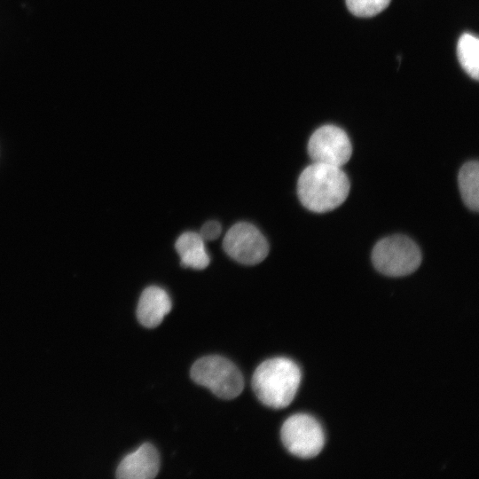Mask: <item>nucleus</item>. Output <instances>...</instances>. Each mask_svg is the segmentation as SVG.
Returning <instances> with one entry per match:
<instances>
[{
    "mask_svg": "<svg viewBox=\"0 0 479 479\" xmlns=\"http://www.w3.org/2000/svg\"><path fill=\"white\" fill-rule=\"evenodd\" d=\"M349 181L340 167L313 162L301 173L297 194L301 203L316 213L331 211L344 202Z\"/></svg>",
    "mask_w": 479,
    "mask_h": 479,
    "instance_id": "nucleus-1",
    "label": "nucleus"
},
{
    "mask_svg": "<svg viewBox=\"0 0 479 479\" xmlns=\"http://www.w3.org/2000/svg\"><path fill=\"white\" fill-rule=\"evenodd\" d=\"M160 468V457L151 444L145 443L133 452L126 455L116 469L120 479H152Z\"/></svg>",
    "mask_w": 479,
    "mask_h": 479,
    "instance_id": "nucleus-8",
    "label": "nucleus"
},
{
    "mask_svg": "<svg viewBox=\"0 0 479 479\" xmlns=\"http://www.w3.org/2000/svg\"><path fill=\"white\" fill-rule=\"evenodd\" d=\"M375 269L389 277L406 276L415 271L421 263L417 244L404 235H392L379 240L372 252Z\"/></svg>",
    "mask_w": 479,
    "mask_h": 479,
    "instance_id": "nucleus-4",
    "label": "nucleus"
},
{
    "mask_svg": "<svg viewBox=\"0 0 479 479\" xmlns=\"http://www.w3.org/2000/svg\"><path fill=\"white\" fill-rule=\"evenodd\" d=\"M302 373L290 358L279 357L261 363L254 372L252 388L265 405L281 409L291 404L299 389Z\"/></svg>",
    "mask_w": 479,
    "mask_h": 479,
    "instance_id": "nucleus-2",
    "label": "nucleus"
},
{
    "mask_svg": "<svg viewBox=\"0 0 479 479\" xmlns=\"http://www.w3.org/2000/svg\"><path fill=\"white\" fill-rule=\"evenodd\" d=\"M459 186L465 205L473 211L479 208V164L477 161L465 163L459 172Z\"/></svg>",
    "mask_w": 479,
    "mask_h": 479,
    "instance_id": "nucleus-11",
    "label": "nucleus"
},
{
    "mask_svg": "<svg viewBox=\"0 0 479 479\" xmlns=\"http://www.w3.org/2000/svg\"><path fill=\"white\" fill-rule=\"evenodd\" d=\"M280 436L287 450L302 459L317 456L325 444V435L320 423L306 413H296L288 417L281 427Z\"/></svg>",
    "mask_w": 479,
    "mask_h": 479,
    "instance_id": "nucleus-5",
    "label": "nucleus"
},
{
    "mask_svg": "<svg viewBox=\"0 0 479 479\" xmlns=\"http://www.w3.org/2000/svg\"><path fill=\"white\" fill-rule=\"evenodd\" d=\"M191 377L194 382L224 399L238 397L244 388L243 376L238 367L229 359L217 355L198 359L191 368Z\"/></svg>",
    "mask_w": 479,
    "mask_h": 479,
    "instance_id": "nucleus-3",
    "label": "nucleus"
},
{
    "mask_svg": "<svg viewBox=\"0 0 479 479\" xmlns=\"http://www.w3.org/2000/svg\"><path fill=\"white\" fill-rule=\"evenodd\" d=\"M175 247L180 256L181 264L185 267L202 270L209 264V255L205 247V240L200 233L184 232L177 240Z\"/></svg>",
    "mask_w": 479,
    "mask_h": 479,
    "instance_id": "nucleus-10",
    "label": "nucleus"
},
{
    "mask_svg": "<svg viewBox=\"0 0 479 479\" xmlns=\"http://www.w3.org/2000/svg\"><path fill=\"white\" fill-rule=\"evenodd\" d=\"M308 152L313 162L341 168L349 160L352 146L343 130L334 125H324L310 137Z\"/></svg>",
    "mask_w": 479,
    "mask_h": 479,
    "instance_id": "nucleus-7",
    "label": "nucleus"
},
{
    "mask_svg": "<svg viewBox=\"0 0 479 479\" xmlns=\"http://www.w3.org/2000/svg\"><path fill=\"white\" fill-rule=\"evenodd\" d=\"M223 247L230 257L247 265L261 263L269 253L265 237L255 225L245 222L235 224L228 230Z\"/></svg>",
    "mask_w": 479,
    "mask_h": 479,
    "instance_id": "nucleus-6",
    "label": "nucleus"
},
{
    "mask_svg": "<svg viewBox=\"0 0 479 479\" xmlns=\"http://www.w3.org/2000/svg\"><path fill=\"white\" fill-rule=\"evenodd\" d=\"M457 56L462 68L472 78H479V39L469 33H464L457 43Z\"/></svg>",
    "mask_w": 479,
    "mask_h": 479,
    "instance_id": "nucleus-12",
    "label": "nucleus"
},
{
    "mask_svg": "<svg viewBox=\"0 0 479 479\" xmlns=\"http://www.w3.org/2000/svg\"><path fill=\"white\" fill-rule=\"evenodd\" d=\"M222 232L221 224L216 221L205 223L199 232L204 240H214L217 239Z\"/></svg>",
    "mask_w": 479,
    "mask_h": 479,
    "instance_id": "nucleus-14",
    "label": "nucleus"
},
{
    "mask_svg": "<svg viewBox=\"0 0 479 479\" xmlns=\"http://www.w3.org/2000/svg\"><path fill=\"white\" fill-rule=\"evenodd\" d=\"M349 11L357 17H373L386 9L391 0H345Z\"/></svg>",
    "mask_w": 479,
    "mask_h": 479,
    "instance_id": "nucleus-13",
    "label": "nucleus"
},
{
    "mask_svg": "<svg viewBox=\"0 0 479 479\" xmlns=\"http://www.w3.org/2000/svg\"><path fill=\"white\" fill-rule=\"evenodd\" d=\"M172 302L168 293L161 287L151 286L141 294L137 308L139 323L148 328L159 326L170 311Z\"/></svg>",
    "mask_w": 479,
    "mask_h": 479,
    "instance_id": "nucleus-9",
    "label": "nucleus"
}]
</instances>
